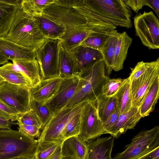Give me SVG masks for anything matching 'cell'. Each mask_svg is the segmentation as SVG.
Returning <instances> with one entry per match:
<instances>
[{
  "instance_id": "cell-1",
  "label": "cell",
  "mask_w": 159,
  "mask_h": 159,
  "mask_svg": "<svg viewBox=\"0 0 159 159\" xmlns=\"http://www.w3.org/2000/svg\"><path fill=\"white\" fill-rule=\"evenodd\" d=\"M112 70L104 59L97 61L86 68L78 75L80 79L77 90L64 108L85 101H96L102 94L103 87L110 79Z\"/></svg>"
},
{
  "instance_id": "cell-2",
  "label": "cell",
  "mask_w": 159,
  "mask_h": 159,
  "mask_svg": "<svg viewBox=\"0 0 159 159\" xmlns=\"http://www.w3.org/2000/svg\"><path fill=\"white\" fill-rule=\"evenodd\" d=\"M4 37L22 46L35 50L47 39L40 31L35 18L20 8L9 31Z\"/></svg>"
},
{
  "instance_id": "cell-3",
  "label": "cell",
  "mask_w": 159,
  "mask_h": 159,
  "mask_svg": "<svg viewBox=\"0 0 159 159\" xmlns=\"http://www.w3.org/2000/svg\"><path fill=\"white\" fill-rule=\"evenodd\" d=\"M38 144L18 130L0 129V159H34Z\"/></svg>"
},
{
  "instance_id": "cell-4",
  "label": "cell",
  "mask_w": 159,
  "mask_h": 159,
  "mask_svg": "<svg viewBox=\"0 0 159 159\" xmlns=\"http://www.w3.org/2000/svg\"><path fill=\"white\" fill-rule=\"evenodd\" d=\"M83 5L116 27H132L130 9L123 0H84Z\"/></svg>"
},
{
  "instance_id": "cell-5",
  "label": "cell",
  "mask_w": 159,
  "mask_h": 159,
  "mask_svg": "<svg viewBox=\"0 0 159 159\" xmlns=\"http://www.w3.org/2000/svg\"><path fill=\"white\" fill-rule=\"evenodd\" d=\"M159 146V126L141 131L135 136L125 149L113 159H137Z\"/></svg>"
},
{
  "instance_id": "cell-6",
  "label": "cell",
  "mask_w": 159,
  "mask_h": 159,
  "mask_svg": "<svg viewBox=\"0 0 159 159\" xmlns=\"http://www.w3.org/2000/svg\"><path fill=\"white\" fill-rule=\"evenodd\" d=\"M60 40L47 39L35 50L41 80L59 76L58 57Z\"/></svg>"
},
{
  "instance_id": "cell-7",
  "label": "cell",
  "mask_w": 159,
  "mask_h": 159,
  "mask_svg": "<svg viewBox=\"0 0 159 159\" xmlns=\"http://www.w3.org/2000/svg\"><path fill=\"white\" fill-rule=\"evenodd\" d=\"M87 101L71 107L63 108L54 113L42 129L38 139V143L62 141L60 140L62 131L69 120L81 111Z\"/></svg>"
},
{
  "instance_id": "cell-8",
  "label": "cell",
  "mask_w": 159,
  "mask_h": 159,
  "mask_svg": "<svg viewBox=\"0 0 159 159\" xmlns=\"http://www.w3.org/2000/svg\"><path fill=\"white\" fill-rule=\"evenodd\" d=\"M136 34L149 49L159 48V20L151 11L139 13L134 18Z\"/></svg>"
},
{
  "instance_id": "cell-9",
  "label": "cell",
  "mask_w": 159,
  "mask_h": 159,
  "mask_svg": "<svg viewBox=\"0 0 159 159\" xmlns=\"http://www.w3.org/2000/svg\"><path fill=\"white\" fill-rule=\"evenodd\" d=\"M158 79L159 58L156 61L148 62L143 73L138 78L130 81L132 107H139L148 91Z\"/></svg>"
},
{
  "instance_id": "cell-10",
  "label": "cell",
  "mask_w": 159,
  "mask_h": 159,
  "mask_svg": "<svg viewBox=\"0 0 159 159\" xmlns=\"http://www.w3.org/2000/svg\"><path fill=\"white\" fill-rule=\"evenodd\" d=\"M30 89L5 81L0 85V100L23 114L31 109Z\"/></svg>"
},
{
  "instance_id": "cell-11",
  "label": "cell",
  "mask_w": 159,
  "mask_h": 159,
  "mask_svg": "<svg viewBox=\"0 0 159 159\" xmlns=\"http://www.w3.org/2000/svg\"><path fill=\"white\" fill-rule=\"evenodd\" d=\"M43 15L64 26L67 30L88 25L84 15L75 8H68L54 4L47 6Z\"/></svg>"
},
{
  "instance_id": "cell-12",
  "label": "cell",
  "mask_w": 159,
  "mask_h": 159,
  "mask_svg": "<svg viewBox=\"0 0 159 159\" xmlns=\"http://www.w3.org/2000/svg\"><path fill=\"white\" fill-rule=\"evenodd\" d=\"M103 132V125L97 113L96 101H87L81 111L79 136L87 142L98 138Z\"/></svg>"
},
{
  "instance_id": "cell-13",
  "label": "cell",
  "mask_w": 159,
  "mask_h": 159,
  "mask_svg": "<svg viewBox=\"0 0 159 159\" xmlns=\"http://www.w3.org/2000/svg\"><path fill=\"white\" fill-rule=\"evenodd\" d=\"M78 76L63 79L55 94L45 104L54 113L63 109L75 94L78 88Z\"/></svg>"
},
{
  "instance_id": "cell-14",
  "label": "cell",
  "mask_w": 159,
  "mask_h": 159,
  "mask_svg": "<svg viewBox=\"0 0 159 159\" xmlns=\"http://www.w3.org/2000/svg\"><path fill=\"white\" fill-rule=\"evenodd\" d=\"M62 80L58 76L41 80L38 84L30 89L31 98L42 104H44L55 94Z\"/></svg>"
},
{
  "instance_id": "cell-15",
  "label": "cell",
  "mask_w": 159,
  "mask_h": 159,
  "mask_svg": "<svg viewBox=\"0 0 159 159\" xmlns=\"http://www.w3.org/2000/svg\"><path fill=\"white\" fill-rule=\"evenodd\" d=\"M0 53L11 61L36 59L34 49L23 47L4 37H0Z\"/></svg>"
},
{
  "instance_id": "cell-16",
  "label": "cell",
  "mask_w": 159,
  "mask_h": 159,
  "mask_svg": "<svg viewBox=\"0 0 159 159\" xmlns=\"http://www.w3.org/2000/svg\"><path fill=\"white\" fill-rule=\"evenodd\" d=\"M142 117L139 108L132 107L127 111L120 114L108 134L117 138L128 130L133 129Z\"/></svg>"
},
{
  "instance_id": "cell-17",
  "label": "cell",
  "mask_w": 159,
  "mask_h": 159,
  "mask_svg": "<svg viewBox=\"0 0 159 159\" xmlns=\"http://www.w3.org/2000/svg\"><path fill=\"white\" fill-rule=\"evenodd\" d=\"M62 157L71 159H89V149L87 142L79 135L64 140L61 146Z\"/></svg>"
},
{
  "instance_id": "cell-18",
  "label": "cell",
  "mask_w": 159,
  "mask_h": 159,
  "mask_svg": "<svg viewBox=\"0 0 159 159\" xmlns=\"http://www.w3.org/2000/svg\"><path fill=\"white\" fill-rule=\"evenodd\" d=\"M114 140L115 138L111 136L87 141L89 159H112Z\"/></svg>"
},
{
  "instance_id": "cell-19",
  "label": "cell",
  "mask_w": 159,
  "mask_h": 159,
  "mask_svg": "<svg viewBox=\"0 0 159 159\" xmlns=\"http://www.w3.org/2000/svg\"><path fill=\"white\" fill-rule=\"evenodd\" d=\"M21 0H0V37L9 31L20 7Z\"/></svg>"
},
{
  "instance_id": "cell-20",
  "label": "cell",
  "mask_w": 159,
  "mask_h": 159,
  "mask_svg": "<svg viewBox=\"0 0 159 159\" xmlns=\"http://www.w3.org/2000/svg\"><path fill=\"white\" fill-rule=\"evenodd\" d=\"M90 31L88 36L80 45L88 47L100 52L109 37L117 30L102 26L88 25Z\"/></svg>"
},
{
  "instance_id": "cell-21",
  "label": "cell",
  "mask_w": 159,
  "mask_h": 159,
  "mask_svg": "<svg viewBox=\"0 0 159 159\" xmlns=\"http://www.w3.org/2000/svg\"><path fill=\"white\" fill-rule=\"evenodd\" d=\"M58 64L59 76L62 79L78 76L79 72L76 59L72 52L59 46Z\"/></svg>"
},
{
  "instance_id": "cell-22",
  "label": "cell",
  "mask_w": 159,
  "mask_h": 159,
  "mask_svg": "<svg viewBox=\"0 0 159 159\" xmlns=\"http://www.w3.org/2000/svg\"><path fill=\"white\" fill-rule=\"evenodd\" d=\"M90 31L88 25L67 30L60 39L61 45L65 49L71 51L80 45L87 38Z\"/></svg>"
},
{
  "instance_id": "cell-23",
  "label": "cell",
  "mask_w": 159,
  "mask_h": 159,
  "mask_svg": "<svg viewBox=\"0 0 159 159\" xmlns=\"http://www.w3.org/2000/svg\"><path fill=\"white\" fill-rule=\"evenodd\" d=\"M132 42V38L125 31L119 33L114 50L112 70L118 71L123 69L128 49Z\"/></svg>"
},
{
  "instance_id": "cell-24",
  "label": "cell",
  "mask_w": 159,
  "mask_h": 159,
  "mask_svg": "<svg viewBox=\"0 0 159 159\" xmlns=\"http://www.w3.org/2000/svg\"><path fill=\"white\" fill-rule=\"evenodd\" d=\"M71 52L76 59L79 74L94 62L103 59L99 51L82 45L78 46Z\"/></svg>"
},
{
  "instance_id": "cell-25",
  "label": "cell",
  "mask_w": 159,
  "mask_h": 159,
  "mask_svg": "<svg viewBox=\"0 0 159 159\" xmlns=\"http://www.w3.org/2000/svg\"><path fill=\"white\" fill-rule=\"evenodd\" d=\"M34 17L40 31L47 39L60 40L67 31L64 26L43 15Z\"/></svg>"
},
{
  "instance_id": "cell-26",
  "label": "cell",
  "mask_w": 159,
  "mask_h": 159,
  "mask_svg": "<svg viewBox=\"0 0 159 159\" xmlns=\"http://www.w3.org/2000/svg\"><path fill=\"white\" fill-rule=\"evenodd\" d=\"M20 70L30 82L32 87L38 84L41 80L40 70L36 59L34 60H13Z\"/></svg>"
},
{
  "instance_id": "cell-27",
  "label": "cell",
  "mask_w": 159,
  "mask_h": 159,
  "mask_svg": "<svg viewBox=\"0 0 159 159\" xmlns=\"http://www.w3.org/2000/svg\"><path fill=\"white\" fill-rule=\"evenodd\" d=\"M98 117L102 124L118 108L116 95L107 97L102 94L96 100Z\"/></svg>"
},
{
  "instance_id": "cell-28",
  "label": "cell",
  "mask_w": 159,
  "mask_h": 159,
  "mask_svg": "<svg viewBox=\"0 0 159 159\" xmlns=\"http://www.w3.org/2000/svg\"><path fill=\"white\" fill-rule=\"evenodd\" d=\"M159 96V79L151 87L139 107L142 117L148 116L154 110Z\"/></svg>"
},
{
  "instance_id": "cell-29",
  "label": "cell",
  "mask_w": 159,
  "mask_h": 159,
  "mask_svg": "<svg viewBox=\"0 0 159 159\" xmlns=\"http://www.w3.org/2000/svg\"><path fill=\"white\" fill-rule=\"evenodd\" d=\"M54 2V0H22L20 8L29 15L35 17L42 15L44 9Z\"/></svg>"
},
{
  "instance_id": "cell-30",
  "label": "cell",
  "mask_w": 159,
  "mask_h": 159,
  "mask_svg": "<svg viewBox=\"0 0 159 159\" xmlns=\"http://www.w3.org/2000/svg\"><path fill=\"white\" fill-rule=\"evenodd\" d=\"M116 96L117 100L118 107L120 113H125L129 111L132 107L130 81L129 77L125 79Z\"/></svg>"
},
{
  "instance_id": "cell-31",
  "label": "cell",
  "mask_w": 159,
  "mask_h": 159,
  "mask_svg": "<svg viewBox=\"0 0 159 159\" xmlns=\"http://www.w3.org/2000/svg\"><path fill=\"white\" fill-rule=\"evenodd\" d=\"M119 34V32L117 31L110 35L100 51L107 66L111 70L113 61L115 48Z\"/></svg>"
},
{
  "instance_id": "cell-32",
  "label": "cell",
  "mask_w": 159,
  "mask_h": 159,
  "mask_svg": "<svg viewBox=\"0 0 159 159\" xmlns=\"http://www.w3.org/2000/svg\"><path fill=\"white\" fill-rule=\"evenodd\" d=\"M81 111L75 115L66 124L60 134L61 141H63L68 138L79 135Z\"/></svg>"
},
{
  "instance_id": "cell-33",
  "label": "cell",
  "mask_w": 159,
  "mask_h": 159,
  "mask_svg": "<svg viewBox=\"0 0 159 159\" xmlns=\"http://www.w3.org/2000/svg\"><path fill=\"white\" fill-rule=\"evenodd\" d=\"M0 76L11 84L32 87L30 81L21 72L8 71L0 67Z\"/></svg>"
},
{
  "instance_id": "cell-34",
  "label": "cell",
  "mask_w": 159,
  "mask_h": 159,
  "mask_svg": "<svg viewBox=\"0 0 159 159\" xmlns=\"http://www.w3.org/2000/svg\"><path fill=\"white\" fill-rule=\"evenodd\" d=\"M63 141L38 143L34 159H47L51 156Z\"/></svg>"
},
{
  "instance_id": "cell-35",
  "label": "cell",
  "mask_w": 159,
  "mask_h": 159,
  "mask_svg": "<svg viewBox=\"0 0 159 159\" xmlns=\"http://www.w3.org/2000/svg\"><path fill=\"white\" fill-rule=\"evenodd\" d=\"M30 107L31 109L34 111L40 119L43 128L53 114L45 104H42L31 98Z\"/></svg>"
},
{
  "instance_id": "cell-36",
  "label": "cell",
  "mask_w": 159,
  "mask_h": 159,
  "mask_svg": "<svg viewBox=\"0 0 159 159\" xmlns=\"http://www.w3.org/2000/svg\"><path fill=\"white\" fill-rule=\"evenodd\" d=\"M125 80L120 78L110 79L103 87L102 94L107 97L116 95Z\"/></svg>"
},
{
  "instance_id": "cell-37",
  "label": "cell",
  "mask_w": 159,
  "mask_h": 159,
  "mask_svg": "<svg viewBox=\"0 0 159 159\" xmlns=\"http://www.w3.org/2000/svg\"><path fill=\"white\" fill-rule=\"evenodd\" d=\"M17 122L27 125H34L43 128L42 123L38 117L31 109L23 114L18 118Z\"/></svg>"
},
{
  "instance_id": "cell-38",
  "label": "cell",
  "mask_w": 159,
  "mask_h": 159,
  "mask_svg": "<svg viewBox=\"0 0 159 159\" xmlns=\"http://www.w3.org/2000/svg\"><path fill=\"white\" fill-rule=\"evenodd\" d=\"M21 114L0 100V116L9 120L17 121Z\"/></svg>"
},
{
  "instance_id": "cell-39",
  "label": "cell",
  "mask_w": 159,
  "mask_h": 159,
  "mask_svg": "<svg viewBox=\"0 0 159 159\" xmlns=\"http://www.w3.org/2000/svg\"><path fill=\"white\" fill-rule=\"evenodd\" d=\"M18 125V130L27 135L29 137L35 139L39 137L41 133V129L39 127L31 125H27L19 123H16Z\"/></svg>"
},
{
  "instance_id": "cell-40",
  "label": "cell",
  "mask_w": 159,
  "mask_h": 159,
  "mask_svg": "<svg viewBox=\"0 0 159 159\" xmlns=\"http://www.w3.org/2000/svg\"><path fill=\"white\" fill-rule=\"evenodd\" d=\"M148 65V62L141 61L138 62L135 66L131 69V71L129 77L130 81L136 79L142 75L145 71Z\"/></svg>"
},
{
  "instance_id": "cell-41",
  "label": "cell",
  "mask_w": 159,
  "mask_h": 159,
  "mask_svg": "<svg viewBox=\"0 0 159 159\" xmlns=\"http://www.w3.org/2000/svg\"><path fill=\"white\" fill-rule=\"evenodd\" d=\"M120 113V111L118 107L103 124L104 128L103 134L108 133L111 127L117 120Z\"/></svg>"
},
{
  "instance_id": "cell-42",
  "label": "cell",
  "mask_w": 159,
  "mask_h": 159,
  "mask_svg": "<svg viewBox=\"0 0 159 159\" xmlns=\"http://www.w3.org/2000/svg\"><path fill=\"white\" fill-rule=\"evenodd\" d=\"M82 0H54V3L68 8H75L83 5Z\"/></svg>"
},
{
  "instance_id": "cell-43",
  "label": "cell",
  "mask_w": 159,
  "mask_h": 159,
  "mask_svg": "<svg viewBox=\"0 0 159 159\" xmlns=\"http://www.w3.org/2000/svg\"><path fill=\"white\" fill-rule=\"evenodd\" d=\"M125 3L135 13L138 11L146 6V0H123Z\"/></svg>"
},
{
  "instance_id": "cell-44",
  "label": "cell",
  "mask_w": 159,
  "mask_h": 159,
  "mask_svg": "<svg viewBox=\"0 0 159 159\" xmlns=\"http://www.w3.org/2000/svg\"><path fill=\"white\" fill-rule=\"evenodd\" d=\"M137 159H159V146Z\"/></svg>"
},
{
  "instance_id": "cell-45",
  "label": "cell",
  "mask_w": 159,
  "mask_h": 159,
  "mask_svg": "<svg viewBox=\"0 0 159 159\" xmlns=\"http://www.w3.org/2000/svg\"><path fill=\"white\" fill-rule=\"evenodd\" d=\"M146 6L152 8L159 17V0H146Z\"/></svg>"
},
{
  "instance_id": "cell-46",
  "label": "cell",
  "mask_w": 159,
  "mask_h": 159,
  "mask_svg": "<svg viewBox=\"0 0 159 159\" xmlns=\"http://www.w3.org/2000/svg\"><path fill=\"white\" fill-rule=\"evenodd\" d=\"M16 124V123L7 120L0 116V129H11V126Z\"/></svg>"
},
{
  "instance_id": "cell-47",
  "label": "cell",
  "mask_w": 159,
  "mask_h": 159,
  "mask_svg": "<svg viewBox=\"0 0 159 159\" xmlns=\"http://www.w3.org/2000/svg\"><path fill=\"white\" fill-rule=\"evenodd\" d=\"M0 67L1 68L9 71L21 72L15 65L11 62H8Z\"/></svg>"
},
{
  "instance_id": "cell-48",
  "label": "cell",
  "mask_w": 159,
  "mask_h": 159,
  "mask_svg": "<svg viewBox=\"0 0 159 159\" xmlns=\"http://www.w3.org/2000/svg\"><path fill=\"white\" fill-rule=\"evenodd\" d=\"M61 146H60L50 157L47 159H61Z\"/></svg>"
},
{
  "instance_id": "cell-49",
  "label": "cell",
  "mask_w": 159,
  "mask_h": 159,
  "mask_svg": "<svg viewBox=\"0 0 159 159\" xmlns=\"http://www.w3.org/2000/svg\"><path fill=\"white\" fill-rule=\"evenodd\" d=\"M8 60L7 57L0 53V65L7 63L8 62Z\"/></svg>"
},
{
  "instance_id": "cell-50",
  "label": "cell",
  "mask_w": 159,
  "mask_h": 159,
  "mask_svg": "<svg viewBox=\"0 0 159 159\" xmlns=\"http://www.w3.org/2000/svg\"><path fill=\"white\" fill-rule=\"evenodd\" d=\"M5 81V80L0 76V85Z\"/></svg>"
},
{
  "instance_id": "cell-51",
  "label": "cell",
  "mask_w": 159,
  "mask_h": 159,
  "mask_svg": "<svg viewBox=\"0 0 159 159\" xmlns=\"http://www.w3.org/2000/svg\"><path fill=\"white\" fill-rule=\"evenodd\" d=\"M61 159H65V158H62Z\"/></svg>"
}]
</instances>
